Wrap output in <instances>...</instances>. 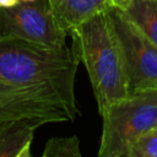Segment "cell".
<instances>
[{
    "instance_id": "obj_1",
    "label": "cell",
    "mask_w": 157,
    "mask_h": 157,
    "mask_svg": "<svg viewBox=\"0 0 157 157\" xmlns=\"http://www.w3.org/2000/svg\"><path fill=\"white\" fill-rule=\"evenodd\" d=\"M72 47L53 49L15 38H0V120L25 119L39 126L72 121L78 108Z\"/></svg>"
},
{
    "instance_id": "obj_2",
    "label": "cell",
    "mask_w": 157,
    "mask_h": 157,
    "mask_svg": "<svg viewBox=\"0 0 157 157\" xmlns=\"http://www.w3.org/2000/svg\"><path fill=\"white\" fill-rule=\"evenodd\" d=\"M72 48L83 64L102 115L129 94L120 44L108 10L97 13L70 32Z\"/></svg>"
},
{
    "instance_id": "obj_3",
    "label": "cell",
    "mask_w": 157,
    "mask_h": 157,
    "mask_svg": "<svg viewBox=\"0 0 157 157\" xmlns=\"http://www.w3.org/2000/svg\"><path fill=\"white\" fill-rule=\"evenodd\" d=\"M99 157H128L132 144L157 128V90L131 92L102 115Z\"/></svg>"
},
{
    "instance_id": "obj_4",
    "label": "cell",
    "mask_w": 157,
    "mask_h": 157,
    "mask_svg": "<svg viewBox=\"0 0 157 157\" xmlns=\"http://www.w3.org/2000/svg\"><path fill=\"white\" fill-rule=\"evenodd\" d=\"M67 36L58 25L48 0H18L10 7H0V38L63 49L67 47Z\"/></svg>"
},
{
    "instance_id": "obj_5",
    "label": "cell",
    "mask_w": 157,
    "mask_h": 157,
    "mask_svg": "<svg viewBox=\"0 0 157 157\" xmlns=\"http://www.w3.org/2000/svg\"><path fill=\"white\" fill-rule=\"evenodd\" d=\"M117 33L129 93L157 90V44L145 36L118 7L108 9Z\"/></svg>"
},
{
    "instance_id": "obj_6",
    "label": "cell",
    "mask_w": 157,
    "mask_h": 157,
    "mask_svg": "<svg viewBox=\"0 0 157 157\" xmlns=\"http://www.w3.org/2000/svg\"><path fill=\"white\" fill-rule=\"evenodd\" d=\"M52 12L61 29L70 32L112 7L109 0H48Z\"/></svg>"
},
{
    "instance_id": "obj_7",
    "label": "cell",
    "mask_w": 157,
    "mask_h": 157,
    "mask_svg": "<svg viewBox=\"0 0 157 157\" xmlns=\"http://www.w3.org/2000/svg\"><path fill=\"white\" fill-rule=\"evenodd\" d=\"M37 128L39 125L31 120H0V157H31V145Z\"/></svg>"
},
{
    "instance_id": "obj_8",
    "label": "cell",
    "mask_w": 157,
    "mask_h": 157,
    "mask_svg": "<svg viewBox=\"0 0 157 157\" xmlns=\"http://www.w3.org/2000/svg\"><path fill=\"white\" fill-rule=\"evenodd\" d=\"M121 11L131 23L157 44V0H131Z\"/></svg>"
},
{
    "instance_id": "obj_9",
    "label": "cell",
    "mask_w": 157,
    "mask_h": 157,
    "mask_svg": "<svg viewBox=\"0 0 157 157\" xmlns=\"http://www.w3.org/2000/svg\"><path fill=\"white\" fill-rule=\"evenodd\" d=\"M43 157H81L80 140L76 135L67 137H52L42 152Z\"/></svg>"
},
{
    "instance_id": "obj_10",
    "label": "cell",
    "mask_w": 157,
    "mask_h": 157,
    "mask_svg": "<svg viewBox=\"0 0 157 157\" xmlns=\"http://www.w3.org/2000/svg\"><path fill=\"white\" fill-rule=\"evenodd\" d=\"M128 157H157V128L141 135L130 147Z\"/></svg>"
},
{
    "instance_id": "obj_11",
    "label": "cell",
    "mask_w": 157,
    "mask_h": 157,
    "mask_svg": "<svg viewBox=\"0 0 157 157\" xmlns=\"http://www.w3.org/2000/svg\"><path fill=\"white\" fill-rule=\"evenodd\" d=\"M109 1H110L112 7H118V9L123 10V9H125L128 6V4L131 0H109Z\"/></svg>"
},
{
    "instance_id": "obj_12",
    "label": "cell",
    "mask_w": 157,
    "mask_h": 157,
    "mask_svg": "<svg viewBox=\"0 0 157 157\" xmlns=\"http://www.w3.org/2000/svg\"><path fill=\"white\" fill-rule=\"evenodd\" d=\"M18 0H0V7H10L15 5Z\"/></svg>"
}]
</instances>
